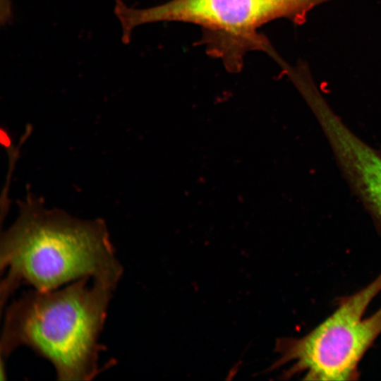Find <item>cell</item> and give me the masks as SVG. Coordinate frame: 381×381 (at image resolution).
<instances>
[{"mask_svg":"<svg viewBox=\"0 0 381 381\" xmlns=\"http://www.w3.org/2000/svg\"><path fill=\"white\" fill-rule=\"evenodd\" d=\"M331 0H171L152 7L138 8L116 0L114 13L120 24L121 40L131 42L138 26L161 21H180L202 28V43L209 54L220 58L231 71H240L244 54L250 50L277 52L258 32L265 23L286 18L303 23L315 7Z\"/></svg>","mask_w":381,"mask_h":381,"instance_id":"cell-3","label":"cell"},{"mask_svg":"<svg viewBox=\"0 0 381 381\" xmlns=\"http://www.w3.org/2000/svg\"><path fill=\"white\" fill-rule=\"evenodd\" d=\"M1 309L21 285L46 291L83 278L116 289L123 267L102 219L81 220L48 210L28 194L20 213L1 234Z\"/></svg>","mask_w":381,"mask_h":381,"instance_id":"cell-1","label":"cell"},{"mask_svg":"<svg viewBox=\"0 0 381 381\" xmlns=\"http://www.w3.org/2000/svg\"><path fill=\"white\" fill-rule=\"evenodd\" d=\"M320 121L346 169L381 219V155L354 135L332 111Z\"/></svg>","mask_w":381,"mask_h":381,"instance_id":"cell-5","label":"cell"},{"mask_svg":"<svg viewBox=\"0 0 381 381\" xmlns=\"http://www.w3.org/2000/svg\"><path fill=\"white\" fill-rule=\"evenodd\" d=\"M381 291V274L368 286L346 298L326 320L299 339L277 341L279 358L269 368L294 362L284 376L304 373L306 380H349L361 358L381 333V308L364 313Z\"/></svg>","mask_w":381,"mask_h":381,"instance_id":"cell-4","label":"cell"},{"mask_svg":"<svg viewBox=\"0 0 381 381\" xmlns=\"http://www.w3.org/2000/svg\"><path fill=\"white\" fill-rule=\"evenodd\" d=\"M83 278L61 289L25 292L6 309L1 364L20 346L53 365L57 379L90 380L100 371L99 343L115 289Z\"/></svg>","mask_w":381,"mask_h":381,"instance_id":"cell-2","label":"cell"},{"mask_svg":"<svg viewBox=\"0 0 381 381\" xmlns=\"http://www.w3.org/2000/svg\"><path fill=\"white\" fill-rule=\"evenodd\" d=\"M1 1L5 3V7L4 11L1 13V24H7L9 23L12 18H13V12H12V4L11 3V0H1Z\"/></svg>","mask_w":381,"mask_h":381,"instance_id":"cell-6","label":"cell"}]
</instances>
